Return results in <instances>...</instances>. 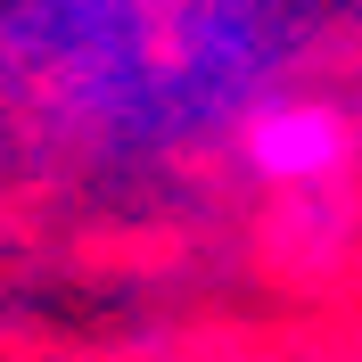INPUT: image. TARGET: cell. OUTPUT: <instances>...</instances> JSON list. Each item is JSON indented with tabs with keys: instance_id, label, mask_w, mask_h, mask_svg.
<instances>
[{
	"instance_id": "1",
	"label": "cell",
	"mask_w": 362,
	"mask_h": 362,
	"mask_svg": "<svg viewBox=\"0 0 362 362\" xmlns=\"http://www.w3.org/2000/svg\"><path fill=\"white\" fill-rule=\"evenodd\" d=\"M288 8H0V115L74 157H181L288 83Z\"/></svg>"
},
{
	"instance_id": "2",
	"label": "cell",
	"mask_w": 362,
	"mask_h": 362,
	"mask_svg": "<svg viewBox=\"0 0 362 362\" xmlns=\"http://www.w3.org/2000/svg\"><path fill=\"white\" fill-rule=\"evenodd\" d=\"M230 165H239L264 198L338 189V181H354V165H362V124H354V107H346L338 90L288 74L280 90H264V99L239 115Z\"/></svg>"
},
{
	"instance_id": "3",
	"label": "cell",
	"mask_w": 362,
	"mask_h": 362,
	"mask_svg": "<svg viewBox=\"0 0 362 362\" xmlns=\"http://www.w3.org/2000/svg\"><path fill=\"white\" fill-rule=\"evenodd\" d=\"M264 264L296 288H329L362 264V189L338 181V189H305V198H264Z\"/></svg>"
}]
</instances>
